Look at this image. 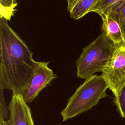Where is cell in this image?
Masks as SVG:
<instances>
[{"instance_id":"6da1fadb","label":"cell","mask_w":125,"mask_h":125,"mask_svg":"<svg viewBox=\"0 0 125 125\" xmlns=\"http://www.w3.org/2000/svg\"><path fill=\"white\" fill-rule=\"evenodd\" d=\"M0 88L23 95L34 74L36 61L25 42L0 17Z\"/></svg>"},{"instance_id":"7a4b0ae2","label":"cell","mask_w":125,"mask_h":125,"mask_svg":"<svg viewBox=\"0 0 125 125\" xmlns=\"http://www.w3.org/2000/svg\"><path fill=\"white\" fill-rule=\"evenodd\" d=\"M108 85L102 76L95 74L85 80L69 97L66 107L61 112L65 122L84 113L107 96Z\"/></svg>"},{"instance_id":"3957f363","label":"cell","mask_w":125,"mask_h":125,"mask_svg":"<svg viewBox=\"0 0 125 125\" xmlns=\"http://www.w3.org/2000/svg\"><path fill=\"white\" fill-rule=\"evenodd\" d=\"M116 47L102 34L86 46L76 62L77 76L84 80L102 72Z\"/></svg>"},{"instance_id":"277c9868","label":"cell","mask_w":125,"mask_h":125,"mask_svg":"<svg viewBox=\"0 0 125 125\" xmlns=\"http://www.w3.org/2000/svg\"><path fill=\"white\" fill-rule=\"evenodd\" d=\"M101 75L114 96L125 86V45L115 48Z\"/></svg>"},{"instance_id":"5b68a950","label":"cell","mask_w":125,"mask_h":125,"mask_svg":"<svg viewBox=\"0 0 125 125\" xmlns=\"http://www.w3.org/2000/svg\"><path fill=\"white\" fill-rule=\"evenodd\" d=\"M49 62L36 61L32 78L22 95L26 103H31L44 87L57 77L48 67Z\"/></svg>"},{"instance_id":"8992f818","label":"cell","mask_w":125,"mask_h":125,"mask_svg":"<svg viewBox=\"0 0 125 125\" xmlns=\"http://www.w3.org/2000/svg\"><path fill=\"white\" fill-rule=\"evenodd\" d=\"M21 94L13 93L8 106L9 118L0 114V125H34L30 109Z\"/></svg>"},{"instance_id":"52a82bcc","label":"cell","mask_w":125,"mask_h":125,"mask_svg":"<svg viewBox=\"0 0 125 125\" xmlns=\"http://www.w3.org/2000/svg\"><path fill=\"white\" fill-rule=\"evenodd\" d=\"M102 34L116 47L125 45V38L121 26L111 11L102 18Z\"/></svg>"},{"instance_id":"ba28073f","label":"cell","mask_w":125,"mask_h":125,"mask_svg":"<svg viewBox=\"0 0 125 125\" xmlns=\"http://www.w3.org/2000/svg\"><path fill=\"white\" fill-rule=\"evenodd\" d=\"M67 9L71 18L78 20L92 12L101 0H66Z\"/></svg>"},{"instance_id":"9c48e42d","label":"cell","mask_w":125,"mask_h":125,"mask_svg":"<svg viewBox=\"0 0 125 125\" xmlns=\"http://www.w3.org/2000/svg\"><path fill=\"white\" fill-rule=\"evenodd\" d=\"M124 0H101L93 8L92 12L97 13L102 18Z\"/></svg>"},{"instance_id":"30bf717a","label":"cell","mask_w":125,"mask_h":125,"mask_svg":"<svg viewBox=\"0 0 125 125\" xmlns=\"http://www.w3.org/2000/svg\"><path fill=\"white\" fill-rule=\"evenodd\" d=\"M16 0H0V17L10 21L16 11Z\"/></svg>"},{"instance_id":"8fae6325","label":"cell","mask_w":125,"mask_h":125,"mask_svg":"<svg viewBox=\"0 0 125 125\" xmlns=\"http://www.w3.org/2000/svg\"><path fill=\"white\" fill-rule=\"evenodd\" d=\"M110 11L119 22L125 38V0Z\"/></svg>"},{"instance_id":"7c38bea8","label":"cell","mask_w":125,"mask_h":125,"mask_svg":"<svg viewBox=\"0 0 125 125\" xmlns=\"http://www.w3.org/2000/svg\"><path fill=\"white\" fill-rule=\"evenodd\" d=\"M114 103L121 116L125 118V86L114 96Z\"/></svg>"},{"instance_id":"4fadbf2b","label":"cell","mask_w":125,"mask_h":125,"mask_svg":"<svg viewBox=\"0 0 125 125\" xmlns=\"http://www.w3.org/2000/svg\"><path fill=\"white\" fill-rule=\"evenodd\" d=\"M3 89H0V114L1 115L4 119L7 120L9 117L8 114V107L5 102L4 96L2 93Z\"/></svg>"}]
</instances>
